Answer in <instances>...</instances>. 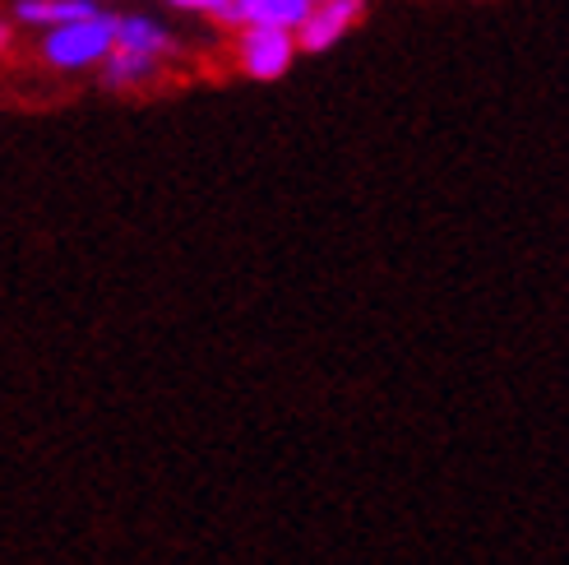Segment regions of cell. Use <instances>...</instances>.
Wrapping results in <instances>:
<instances>
[{"label": "cell", "mask_w": 569, "mask_h": 565, "mask_svg": "<svg viewBox=\"0 0 569 565\" xmlns=\"http://www.w3.org/2000/svg\"><path fill=\"white\" fill-rule=\"evenodd\" d=\"M310 0H232V10L222 14V23H264V28H288V33H297V28L310 19Z\"/></svg>", "instance_id": "4"}, {"label": "cell", "mask_w": 569, "mask_h": 565, "mask_svg": "<svg viewBox=\"0 0 569 565\" xmlns=\"http://www.w3.org/2000/svg\"><path fill=\"white\" fill-rule=\"evenodd\" d=\"M6 47H10V28H6V23H0V51H6Z\"/></svg>", "instance_id": "9"}, {"label": "cell", "mask_w": 569, "mask_h": 565, "mask_svg": "<svg viewBox=\"0 0 569 565\" xmlns=\"http://www.w3.org/2000/svg\"><path fill=\"white\" fill-rule=\"evenodd\" d=\"M310 6H325V0H310Z\"/></svg>", "instance_id": "10"}, {"label": "cell", "mask_w": 569, "mask_h": 565, "mask_svg": "<svg viewBox=\"0 0 569 565\" xmlns=\"http://www.w3.org/2000/svg\"><path fill=\"white\" fill-rule=\"evenodd\" d=\"M172 6H181V10H204V14L222 19L227 10H232V0H172Z\"/></svg>", "instance_id": "8"}, {"label": "cell", "mask_w": 569, "mask_h": 565, "mask_svg": "<svg viewBox=\"0 0 569 565\" xmlns=\"http://www.w3.org/2000/svg\"><path fill=\"white\" fill-rule=\"evenodd\" d=\"M117 47L144 51V56H167L177 42L167 38V28H158L153 19H121V28H117Z\"/></svg>", "instance_id": "7"}, {"label": "cell", "mask_w": 569, "mask_h": 565, "mask_svg": "<svg viewBox=\"0 0 569 565\" xmlns=\"http://www.w3.org/2000/svg\"><path fill=\"white\" fill-rule=\"evenodd\" d=\"M117 28H121V19H111V14H93L83 23L51 28L47 42H42L47 66H56V70H89V66L107 61V56L117 51Z\"/></svg>", "instance_id": "1"}, {"label": "cell", "mask_w": 569, "mask_h": 565, "mask_svg": "<svg viewBox=\"0 0 569 565\" xmlns=\"http://www.w3.org/2000/svg\"><path fill=\"white\" fill-rule=\"evenodd\" d=\"M297 38L288 28H264V23H250L241 28V42H237V61L250 79H282L297 56Z\"/></svg>", "instance_id": "2"}, {"label": "cell", "mask_w": 569, "mask_h": 565, "mask_svg": "<svg viewBox=\"0 0 569 565\" xmlns=\"http://www.w3.org/2000/svg\"><path fill=\"white\" fill-rule=\"evenodd\" d=\"M102 79H107V89H134V83H149L158 79V56H144V51H130V47H117L102 61Z\"/></svg>", "instance_id": "5"}, {"label": "cell", "mask_w": 569, "mask_h": 565, "mask_svg": "<svg viewBox=\"0 0 569 565\" xmlns=\"http://www.w3.org/2000/svg\"><path fill=\"white\" fill-rule=\"evenodd\" d=\"M23 23H51V28H66V23H83L93 19L98 6L93 0H19L14 10Z\"/></svg>", "instance_id": "6"}, {"label": "cell", "mask_w": 569, "mask_h": 565, "mask_svg": "<svg viewBox=\"0 0 569 565\" xmlns=\"http://www.w3.org/2000/svg\"><path fill=\"white\" fill-rule=\"evenodd\" d=\"M366 14V0H325V6L310 10V19L297 28V47L301 51H325L333 47L348 28Z\"/></svg>", "instance_id": "3"}]
</instances>
